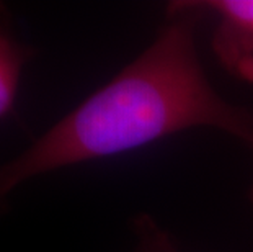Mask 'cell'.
<instances>
[{"mask_svg": "<svg viewBox=\"0 0 253 252\" xmlns=\"http://www.w3.org/2000/svg\"><path fill=\"white\" fill-rule=\"evenodd\" d=\"M198 13L176 2L155 40L23 152L0 164V218L38 175L136 151L191 128H214L253 148V113L208 80L195 45Z\"/></svg>", "mask_w": 253, "mask_h": 252, "instance_id": "obj_1", "label": "cell"}, {"mask_svg": "<svg viewBox=\"0 0 253 252\" xmlns=\"http://www.w3.org/2000/svg\"><path fill=\"white\" fill-rule=\"evenodd\" d=\"M198 13L217 18L212 51L229 74L253 82V0L186 2Z\"/></svg>", "mask_w": 253, "mask_h": 252, "instance_id": "obj_2", "label": "cell"}, {"mask_svg": "<svg viewBox=\"0 0 253 252\" xmlns=\"http://www.w3.org/2000/svg\"><path fill=\"white\" fill-rule=\"evenodd\" d=\"M33 54V48L18 40L12 15L0 2V120L13 113L21 72Z\"/></svg>", "mask_w": 253, "mask_h": 252, "instance_id": "obj_3", "label": "cell"}, {"mask_svg": "<svg viewBox=\"0 0 253 252\" xmlns=\"http://www.w3.org/2000/svg\"><path fill=\"white\" fill-rule=\"evenodd\" d=\"M137 246L134 252H180L157 224L149 216H141L136 221Z\"/></svg>", "mask_w": 253, "mask_h": 252, "instance_id": "obj_4", "label": "cell"}, {"mask_svg": "<svg viewBox=\"0 0 253 252\" xmlns=\"http://www.w3.org/2000/svg\"><path fill=\"white\" fill-rule=\"evenodd\" d=\"M250 202L253 203V185H252V189H250Z\"/></svg>", "mask_w": 253, "mask_h": 252, "instance_id": "obj_5", "label": "cell"}]
</instances>
